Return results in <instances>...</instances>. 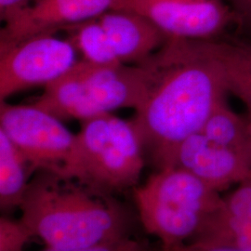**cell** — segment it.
Listing matches in <instances>:
<instances>
[{"mask_svg":"<svg viewBox=\"0 0 251 251\" xmlns=\"http://www.w3.org/2000/svg\"><path fill=\"white\" fill-rule=\"evenodd\" d=\"M117 0H28L3 23L0 51L40 35L56 34L96 19L113 9Z\"/></svg>","mask_w":251,"mask_h":251,"instance_id":"cell-9","label":"cell"},{"mask_svg":"<svg viewBox=\"0 0 251 251\" xmlns=\"http://www.w3.org/2000/svg\"><path fill=\"white\" fill-rule=\"evenodd\" d=\"M82 60L97 65L125 64L120 62L98 21L92 19L63 30Z\"/></svg>","mask_w":251,"mask_h":251,"instance_id":"cell-16","label":"cell"},{"mask_svg":"<svg viewBox=\"0 0 251 251\" xmlns=\"http://www.w3.org/2000/svg\"><path fill=\"white\" fill-rule=\"evenodd\" d=\"M143 92L130 120L155 171L174 167L179 145L229 94L218 40L169 38L145 61Z\"/></svg>","mask_w":251,"mask_h":251,"instance_id":"cell-1","label":"cell"},{"mask_svg":"<svg viewBox=\"0 0 251 251\" xmlns=\"http://www.w3.org/2000/svg\"><path fill=\"white\" fill-rule=\"evenodd\" d=\"M145 163L131 122L105 114L82 122L64 177L96 194L116 197L138 186Z\"/></svg>","mask_w":251,"mask_h":251,"instance_id":"cell-4","label":"cell"},{"mask_svg":"<svg viewBox=\"0 0 251 251\" xmlns=\"http://www.w3.org/2000/svg\"><path fill=\"white\" fill-rule=\"evenodd\" d=\"M0 130L25 154L36 171L65 175L75 134L63 120L37 107L1 100Z\"/></svg>","mask_w":251,"mask_h":251,"instance_id":"cell-6","label":"cell"},{"mask_svg":"<svg viewBox=\"0 0 251 251\" xmlns=\"http://www.w3.org/2000/svg\"><path fill=\"white\" fill-rule=\"evenodd\" d=\"M28 0H0V18L4 23L19 9L23 8Z\"/></svg>","mask_w":251,"mask_h":251,"instance_id":"cell-21","label":"cell"},{"mask_svg":"<svg viewBox=\"0 0 251 251\" xmlns=\"http://www.w3.org/2000/svg\"><path fill=\"white\" fill-rule=\"evenodd\" d=\"M143 92L139 64L97 65L80 59L45 87L34 104L61 120L81 122L121 108L138 106Z\"/></svg>","mask_w":251,"mask_h":251,"instance_id":"cell-5","label":"cell"},{"mask_svg":"<svg viewBox=\"0 0 251 251\" xmlns=\"http://www.w3.org/2000/svg\"><path fill=\"white\" fill-rule=\"evenodd\" d=\"M250 121V120H249ZM250 131H251V122L250 121Z\"/></svg>","mask_w":251,"mask_h":251,"instance_id":"cell-23","label":"cell"},{"mask_svg":"<svg viewBox=\"0 0 251 251\" xmlns=\"http://www.w3.org/2000/svg\"><path fill=\"white\" fill-rule=\"evenodd\" d=\"M218 48L228 93L245 104L251 122V41L230 35L218 40Z\"/></svg>","mask_w":251,"mask_h":251,"instance_id":"cell-14","label":"cell"},{"mask_svg":"<svg viewBox=\"0 0 251 251\" xmlns=\"http://www.w3.org/2000/svg\"><path fill=\"white\" fill-rule=\"evenodd\" d=\"M147 246H148V243L145 242L144 240L129 237L121 241L102 244L99 246H94V247L85 248V249L59 250V249L47 248L45 251H142Z\"/></svg>","mask_w":251,"mask_h":251,"instance_id":"cell-18","label":"cell"},{"mask_svg":"<svg viewBox=\"0 0 251 251\" xmlns=\"http://www.w3.org/2000/svg\"><path fill=\"white\" fill-rule=\"evenodd\" d=\"M174 167L189 171L222 193L251 175V157L219 145L198 131L179 145Z\"/></svg>","mask_w":251,"mask_h":251,"instance_id":"cell-10","label":"cell"},{"mask_svg":"<svg viewBox=\"0 0 251 251\" xmlns=\"http://www.w3.org/2000/svg\"><path fill=\"white\" fill-rule=\"evenodd\" d=\"M36 171L9 137L0 130V207L20 208Z\"/></svg>","mask_w":251,"mask_h":251,"instance_id":"cell-13","label":"cell"},{"mask_svg":"<svg viewBox=\"0 0 251 251\" xmlns=\"http://www.w3.org/2000/svg\"><path fill=\"white\" fill-rule=\"evenodd\" d=\"M138 220L162 251L194 241L225 206V198L179 167L155 171L133 190Z\"/></svg>","mask_w":251,"mask_h":251,"instance_id":"cell-3","label":"cell"},{"mask_svg":"<svg viewBox=\"0 0 251 251\" xmlns=\"http://www.w3.org/2000/svg\"><path fill=\"white\" fill-rule=\"evenodd\" d=\"M200 132L215 144L251 157L250 121L234 113L226 100L214 108Z\"/></svg>","mask_w":251,"mask_h":251,"instance_id":"cell-15","label":"cell"},{"mask_svg":"<svg viewBox=\"0 0 251 251\" xmlns=\"http://www.w3.org/2000/svg\"><path fill=\"white\" fill-rule=\"evenodd\" d=\"M235 14V34L251 36V0H229Z\"/></svg>","mask_w":251,"mask_h":251,"instance_id":"cell-19","label":"cell"},{"mask_svg":"<svg viewBox=\"0 0 251 251\" xmlns=\"http://www.w3.org/2000/svg\"><path fill=\"white\" fill-rule=\"evenodd\" d=\"M33 234L25 223L7 216L0 218V251H25Z\"/></svg>","mask_w":251,"mask_h":251,"instance_id":"cell-17","label":"cell"},{"mask_svg":"<svg viewBox=\"0 0 251 251\" xmlns=\"http://www.w3.org/2000/svg\"><path fill=\"white\" fill-rule=\"evenodd\" d=\"M174 250L177 251H246L229 244L201 242L188 243Z\"/></svg>","mask_w":251,"mask_h":251,"instance_id":"cell-20","label":"cell"},{"mask_svg":"<svg viewBox=\"0 0 251 251\" xmlns=\"http://www.w3.org/2000/svg\"><path fill=\"white\" fill-rule=\"evenodd\" d=\"M21 220L47 248L77 250L132 237L136 218L116 197L77 181L36 171L20 206Z\"/></svg>","mask_w":251,"mask_h":251,"instance_id":"cell-2","label":"cell"},{"mask_svg":"<svg viewBox=\"0 0 251 251\" xmlns=\"http://www.w3.org/2000/svg\"><path fill=\"white\" fill-rule=\"evenodd\" d=\"M176 251V250H173V251Z\"/></svg>","mask_w":251,"mask_h":251,"instance_id":"cell-24","label":"cell"},{"mask_svg":"<svg viewBox=\"0 0 251 251\" xmlns=\"http://www.w3.org/2000/svg\"><path fill=\"white\" fill-rule=\"evenodd\" d=\"M224 198V207L191 243L229 244L251 251V175Z\"/></svg>","mask_w":251,"mask_h":251,"instance_id":"cell-12","label":"cell"},{"mask_svg":"<svg viewBox=\"0 0 251 251\" xmlns=\"http://www.w3.org/2000/svg\"><path fill=\"white\" fill-rule=\"evenodd\" d=\"M78 55L70 40L56 34L34 36L0 51V100L47 87L68 72Z\"/></svg>","mask_w":251,"mask_h":251,"instance_id":"cell-7","label":"cell"},{"mask_svg":"<svg viewBox=\"0 0 251 251\" xmlns=\"http://www.w3.org/2000/svg\"><path fill=\"white\" fill-rule=\"evenodd\" d=\"M112 9L143 15L169 38L219 40L235 27L229 0H117Z\"/></svg>","mask_w":251,"mask_h":251,"instance_id":"cell-8","label":"cell"},{"mask_svg":"<svg viewBox=\"0 0 251 251\" xmlns=\"http://www.w3.org/2000/svg\"><path fill=\"white\" fill-rule=\"evenodd\" d=\"M152 251V250H151V248H150V246H149V245H148V246H147V247H145V248H144V250H143V251Z\"/></svg>","mask_w":251,"mask_h":251,"instance_id":"cell-22","label":"cell"},{"mask_svg":"<svg viewBox=\"0 0 251 251\" xmlns=\"http://www.w3.org/2000/svg\"><path fill=\"white\" fill-rule=\"evenodd\" d=\"M97 19L125 64L144 62L169 39L150 20L133 11L110 9Z\"/></svg>","mask_w":251,"mask_h":251,"instance_id":"cell-11","label":"cell"}]
</instances>
